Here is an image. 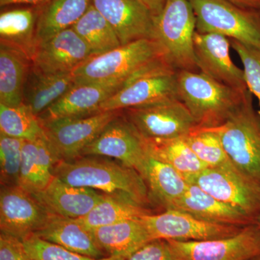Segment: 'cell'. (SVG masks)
I'll use <instances>...</instances> for the list:
<instances>
[{"label": "cell", "mask_w": 260, "mask_h": 260, "mask_svg": "<svg viewBox=\"0 0 260 260\" xmlns=\"http://www.w3.org/2000/svg\"><path fill=\"white\" fill-rule=\"evenodd\" d=\"M53 174L70 185L126 197L145 207L150 202L148 186L139 173L107 157L83 155L61 160L54 165Z\"/></svg>", "instance_id": "1"}, {"label": "cell", "mask_w": 260, "mask_h": 260, "mask_svg": "<svg viewBox=\"0 0 260 260\" xmlns=\"http://www.w3.org/2000/svg\"><path fill=\"white\" fill-rule=\"evenodd\" d=\"M249 93V90L243 93L228 86L200 71H178V98L200 127L221 125Z\"/></svg>", "instance_id": "2"}, {"label": "cell", "mask_w": 260, "mask_h": 260, "mask_svg": "<svg viewBox=\"0 0 260 260\" xmlns=\"http://www.w3.org/2000/svg\"><path fill=\"white\" fill-rule=\"evenodd\" d=\"M164 59L167 60L156 41L143 39L100 55L91 56L72 73L75 84L119 83L124 85L135 75Z\"/></svg>", "instance_id": "3"}, {"label": "cell", "mask_w": 260, "mask_h": 260, "mask_svg": "<svg viewBox=\"0 0 260 260\" xmlns=\"http://www.w3.org/2000/svg\"><path fill=\"white\" fill-rule=\"evenodd\" d=\"M196 17L189 0H167L154 19L153 39L176 70L200 72L194 51Z\"/></svg>", "instance_id": "4"}, {"label": "cell", "mask_w": 260, "mask_h": 260, "mask_svg": "<svg viewBox=\"0 0 260 260\" xmlns=\"http://www.w3.org/2000/svg\"><path fill=\"white\" fill-rule=\"evenodd\" d=\"M249 93L242 105L216 126L229 160L260 186V118Z\"/></svg>", "instance_id": "5"}, {"label": "cell", "mask_w": 260, "mask_h": 260, "mask_svg": "<svg viewBox=\"0 0 260 260\" xmlns=\"http://www.w3.org/2000/svg\"><path fill=\"white\" fill-rule=\"evenodd\" d=\"M196 17V31L216 34L260 49V13L228 0H189Z\"/></svg>", "instance_id": "6"}, {"label": "cell", "mask_w": 260, "mask_h": 260, "mask_svg": "<svg viewBox=\"0 0 260 260\" xmlns=\"http://www.w3.org/2000/svg\"><path fill=\"white\" fill-rule=\"evenodd\" d=\"M177 73L166 59H160L130 78L102 104L101 111H123L176 99Z\"/></svg>", "instance_id": "7"}, {"label": "cell", "mask_w": 260, "mask_h": 260, "mask_svg": "<svg viewBox=\"0 0 260 260\" xmlns=\"http://www.w3.org/2000/svg\"><path fill=\"white\" fill-rule=\"evenodd\" d=\"M186 180L259 221L260 186L237 170L232 162L221 167L206 168L186 178Z\"/></svg>", "instance_id": "8"}, {"label": "cell", "mask_w": 260, "mask_h": 260, "mask_svg": "<svg viewBox=\"0 0 260 260\" xmlns=\"http://www.w3.org/2000/svg\"><path fill=\"white\" fill-rule=\"evenodd\" d=\"M122 111H106L80 117L40 121L57 162L72 160L82 152Z\"/></svg>", "instance_id": "9"}, {"label": "cell", "mask_w": 260, "mask_h": 260, "mask_svg": "<svg viewBox=\"0 0 260 260\" xmlns=\"http://www.w3.org/2000/svg\"><path fill=\"white\" fill-rule=\"evenodd\" d=\"M122 114L145 139L182 138L198 126L189 109L178 98L129 108L123 110Z\"/></svg>", "instance_id": "10"}, {"label": "cell", "mask_w": 260, "mask_h": 260, "mask_svg": "<svg viewBox=\"0 0 260 260\" xmlns=\"http://www.w3.org/2000/svg\"><path fill=\"white\" fill-rule=\"evenodd\" d=\"M153 240L206 241L236 235L244 227L210 223L177 210L140 217Z\"/></svg>", "instance_id": "11"}, {"label": "cell", "mask_w": 260, "mask_h": 260, "mask_svg": "<svg viewBox=\"0 0 260 260\" xmlns=\"http://www.w3.org/2000/svg\"><path fill=\"white\" fill-rule=\"evenodd\" d=\"M167 241L179 260H251L260 255V225H247L236 235L223 239Z\"/></svg>", "instance_id": "12"}, {"label": "cell", "mask_w": 260, "mask_h": 260, "mask_svg": "<svg viewBox=\"0 0 260 260\" xmlns=\"http://www.w3.org/2000/svg\"><path fill=\"white\" fill-rule=\"evenodd\" d=\"M83 155H99L115 159L134 169L144 177L148 155L143 139L122 113L113 119L82 152Z\"/></svg>", "instance_id": "13"}, {"label": "cell", "mask_w": 260, "mask_h": 260, "mask_svg": "<svg viewBox=\"0 0 260 260\" xmlns=\"http://www.w3.org/2000/svg\"><path fill=\"white\" fill-rule=\"evenodd\" d=\"M50 213L37 198L20 185L1 186V232L23 239L35 234L48 221Z\"/></svg>", "instance_id": "14"}, {"label": "cell", "mask_w": 260, "mask_h": 260, "mask_svg": "<svg viewBox=\"0 0 260 260\" xmlns=\"http://www.w3.org/2000/svg\"><path fill=\"white\" fill-rule=\"evenodd\" d=\"M230 39L216 34L195 32L194 51L200 72L239 91H249L244 71L232 61Z\"/></svg>", "instance_id": "15"}, {"label": "cell", "mask_w": 260, "mask_h": 260, "mask_svg": "<svg viewBox=\"0 0 260 260\" xmlns=\"http://www.w3.org/2000/svg\"><path fill=\"white\" fill-rule=\"evenodd\" d=\"M91 56L88 46L70 28L39 42L31 64L44 73H70Z\"/></svg>", "instance_id": "16"}, {"label": "cell", "mask_w": 260, "mask_h": 260, "mask_svg": "<svg viewBox=\"0 0 260 260\" xmlns=\"http://www.w3.org/2000/svg\"><path fill=\"white\" fill-rule=\"evenodd\" d=\"M110 23L121 45L143 39H153L154 17L138 0H91Z\"/></svg>", "instance_id": "17"}, {"label": "cell", "mask_w": 260, "mask_h": 260, "mask_svg": "<svg viewBox=\"0 0 260 260\" xmlns=\"http://www.w3.org/2000/svg\"><path fill=\"white\" fill-rule=\"evenodd\" d=\"M122 86L119 83H75L38 117L44 121L98 114L102 112V104Z\"/></svg>", "instance_id": "18"}, {"label": "cell", "mask_w": 260, "mask_h": 260, "mask_svg": "<svg viewBox=\"0 0 260 260\" xmlns=\"http://www.w3.org/2000/svg\"><path fill=\"white\" fill-rule=\"evenodd\" d=\"M32 195L51 214L80 218L88 215L104 199L105 193L70 185L54 177L45 189Z\"/></svg>", "instance_id": "19"}, {"label": "cell", "mask_w": 260, "mask_h": 260, "mask_svg": "<svg viewBox=\"0 0 260 260\" xmlns=\"http://www.w3.org/2000/svg\"><path fill=\"white\" fill-rule=\"evenodd\" d=\"M34 234L82 255L95 259L109 256L106 255L107 253L98 244L92 231L80 218L51 214L47 223Z\"/></svg>", "instance_id": "20"}, {"label": "cell", "mask_w": 260, "mask_h": 260, "mask_svg": "<svg viewBox=\"0 0 260 260\" xmlns=\"http://www.w3.org/2000/svg\"><path fill=\"white\" fill-rule=\"evenodd\" d=\"M173 210L190 214L205 221L223 225L245 227L259 223L255 219L217 200L191 183L185 194L176 203Z\"/></svg>", "instance_id": "21"}, {"label": "cell", "mask_w": 260, "mask_h": 260, "mask_svg": "<svg viewBox=\"0 0 260 260\" xmlns=\"http://www.w3.org/2000/svg\"><path fill=\"white\" fill-rule=\"evenodd\" d=\"M42 7L15 8L0 15V44L16 49L32 61L38 46L37 23Z\"/></svg>", "instance_id": "22"}, {"label": "cell", "mask_w": 260, "mask_h": 260, "mask_svg": "<svg viewBox=\"0 0 260 260\" xmlns=\"http://www.w3.org/2000/svg\"><path fill=\"white\" fill-rule=\"evenodd\" d=\"M74 85L72 73H44L31 64L24 85L23 104L39 116Z\"/></svg>", "instance_id": "23"}, {"label": "cell", "mask_w": 260, "mask_h": 260, "mask_svg": "<svg viewBox=\"0 0 260 260\" xmlns=\"http://www.w3.org/2000/svg\"><path fill=\"white\" fill-rule=\"evenodd\" d=\"M56 162L46 135L34 141L25 140L20 186L32 194L42 191L54 178L53 169Z\"/></svg>", "instance_id": "24"}, {"label": "cell", "mask_w": 260, "mask_h": 260, "mask_svg": "<svg viewBox=\"0 0 260 260\" xmlns=\"http://www.w3.org/2000/svg\"><path fill=\"white\" fill-rule=\"evenodd\" d=\"M91 231L98 244L109 256H120L125 259L153 241L140 218Z\"/></svg>", "instance_id": "25"}, {"label": "cell", "mask_w": 260, "mask_h": 260, "mask_svg": "<svg viewBox=\"0 0 260 260\" xmlns=\"http://www.w3.org/2000/svg\"><path fill=\"white\" fill-rule=\"evenodd\" d=\"M31 63L20 51L0 44V104L23 105L24 85Z\"/></svg>", "instance_id": "26"}, {"label": "cell", "mask_w": 260, "mask_h": 260, "mask_svg": "<svg viewBox=\"0 0 260 260\" xmlns=\"http://www.w3.org/2000/svg\"><path fill=\"white\" fill-rule=\"evenodd\" d=\"M143 179L149 195L166 210L174 208L185 194L189 184L175 169L149 156Z\"/></svg>", "instance_id": "27"}, {"label": "cell", "mask_w": 260, "mask_h": 260, "mask_svg": "<svg viewBox=\"0 0 260 260\" xmlns=\"http://www.w3.org/2000/svg\"><path fill=\"white\" fill-rule=\"evenodd\" d=\"M142 139L148 156L171 166L186 179L208 168L181 138Z\"/></svg>", "instance_id": "28"}, {"label": "cell", "mask_w": 260, "mask_h": 260, "mask_svg": "<svg viewBox=\"0 0 260 260\" xmlns=\"http://www.w3.org/2000/svg\"><path fill=\"white\" fill-rule=\"evenodd\" d=\"M91 5V0H50L41 10L37 23L38 42L73 28Z\"/></svg>", "instance_id": "29"}, {"label": "cell", "mask_w": 260, "mask_h": 260, "mask_svg": "<svg viewBox=\"0 0 260 260\" xmlns=\"http://www.w3.org/2000/svg\"><path fill=\"white\" fill-rule=\"evenodd\" d=\"M150 213L146 207L129 198L105 194L104 199L88 215L80 219L85 226L93 230L124 220L138 219Z\"/></svg>", "instance_id": "30"}, {"label": "cell", "mask_w": 260, "mask_h": 260, "mask_svg": "<svg viewBox=\"0 0 260 260\" xmlns=\"http://www.w3.org/2000/svg\"><path fill=\"white\" fill-rule=\"evenodd\" d=\"M73 28L88 46L93 56L104 54L121 45L115 30L93 5Z\"/></svg>", "instance_id": "31"}, {"label": "cell", "mask_w": 260, "mask_h": 260, "mask_svg": "<svg viewBox=\"0 0 260 260\" xmlns=\"http://www.w3.org/2000/svg\"><path fill=\"white\" fill-rule=\"evenodd\" d=\"M0 134L28 141L44 136L39 117L25 106L8 107L0 104Z\"/></svg>", "instance_id": "32"}, {"label": "cell", "mask_w": 260, "mask_h": 260, "mask_svg": "<svg viewBox=\"0 0 260 260\" xmlns=\"http://www.w3.org/2000/svg\"><path fill=\"white\" fill-rule=\"evenodd\" d=\"M181 138L207 167L231 164L215 127L197 126Z\"/></svg>", "instance_id": "33"}, {"label": "cell", "mask_w": 260, "mask_h": 260, "mask_svg": "<svg viewBox=\"0 0 260 260\" xmlns=\"http://www.w3.org/2000/svg\"><path fill=\"white\" fill-rule=\"evenodd\" d=\"M24 141L0 134L1 186L20 185Z\"/></svg>", "instance_id": "34"}, {"label": "cell", "mask_w": 260, "mask_h": 260, "mask_svg": "<svg viewBox=\"0 0 260 260\" xmlns=\"http://www.w3.org/2000/svg\"><path fill=\"white\" fill-rule=\"evenodd\" d=\"M22 242L34 260H126L120 256H109L102 259H95L82 255L44 240L34 234L24 238Z\"/></svg>", "instance_id": "35"}, {"label": "cell", "mask_w": 260, "mask_h": 260, "mask_svg": "<svg viewBox=\"0 0 260 260\" xmlns=\"http://www.w3.org/2000/svg\"><path fill=\"white\" fill-rule=\"evenodd\" d=\"M231 45L237 53L243 64L246 86L250 93L258 99L260 118V49L231 40Z\"/></svg>", "instance_id": "36"}, {"label": "cell", "mask_w": 260, "mask_h": 260, "mask_svg": "<svg viewBox=\"0 0 260 260\" xmlns=\"http://www.w3.org/2000/svg\"><path fill=\"white\" fill-rule=\"evenodd\" d=\"M126 260H179L169 242L155 239L145 244Z\"/></svg>", "instance_id": "37"}, {"label": "cell", "mask_w": 260, "mask_h": 260, "mask_svg": "<svg viewBox=\"0 0 260 260\" xmlns=\"http://www.w3.org/2000/svg\"><path fill=\"white\" fill-rule=\"evenodd\" d=\"M0 260H34L21 239L10 234H0Z\"/></svg>", "instance_id": "38"}, {"label": "cell", "mask_w": 260, "mask_h": 260, "mask_svg": "<svg viewBox=\"0 0 260 260\" xmlns=\"http://www.w3.org/2000/svg\"><path fill=\"white\" fill-rule=\"evenodd\" d=\"M138 1L144 5L155 18L161 13L167 0H138Z\"/></svg>", "instance_id": "39"}, {"label": "cell", "mask_w": 260, "mask_h": 260, "mask_svg": "<svg viewBox=\"0 0 260 260\" xmlns=\"http://www.w3.org/2000/svg\"><path fill=\"white\" fill-rule=\"evenodd\" d=\"M50 0H0V6L12 5H28L34 7H44Z\"/></svg>", "instance_id": "40"}, {"label": "cell", "mask_w": 260, "mask_h": 260, "mask_svg": "<svg viewBox=\"0 0 260 260\" xmlns=\"http://www.w3.org/2000/svg\"><path fill=\"white\" fill-rule=\"evenodd\" d=\"M244 9L260 12V0H228Z\"/></svg>", "instance_id": "41"}, {"label": "cell", "mask_w": 260, "mask_h": 260, "mask_svg": "<svg viewBox=\"0 0 260 260\" xmlns=\"http://www.w3.org/2000/svg\"><path fill=\"white\" fill-rule=\"evenodd\" d=\"M251 260H260V255L256 256V257L254 258V259H251Z\"/></svg>", "instance_id": "42"}, {"label": "cell", "mask_w": 260, "mask_h": 260, "mask_svg": "<svg viewBox=\"0 0 260 260\" xmlns=\"http://www.w3.org/2000/svg\"><path fill=\"white\" fill-rule=\"evenodd\" d=\"M259 225H260V216H259Z\"/></svg>", "instance_id": "43"}, {"label": "cell", "mask_w": 260, "mask_h": 260, "mask_svg": "<svg viewBox=\"0 0 260 260\" xmlns=\"http://www.w3.org/2000/svg\"><path fill=\"white\" fill-rule=\"evenodd\" d=\"M259 13H260V12H259Z\"/></svg>", "instance_id": "44"}]
</instances>
